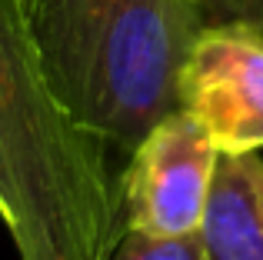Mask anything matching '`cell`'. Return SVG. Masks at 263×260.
I'll list each match as a JSON object with an SVG mask.
<instances>
[{
	"instance_id": "obj_1",
	"label": "cell",
	"mask_w": 263,
	"mask_h": 260,
	"mask_svg": "<svg viewBox=\"0 0 263 260\" xmlns=\"http://www.w3.org/2000/svg\"><path fill=\"white\" fill-rule=\"evenodd\" d=\"M0 224L20 260H110L127 230L110 143L57 100L20 0H0Z\"/></svg>"
},
{
	"instance_id": "obj_2",
	"label": "cell",
	"mask_w": 263,
	"mask_h": 260,
	"mask_svg": "<svg viewBox=\"0 0 263 260\" xmlns=\"http://www.w3.org/2000/svg\"><path fill=\"white\" fill-rule=\"evenodd\" d=\"M40 64L77 124L130 157L180 110V70L206 24L197 0H20Z\"/></svg>"
},
{
	"instance_id": "obj_3",
	"label": "cell",
	"mask_w": 263,
	"mask_h": 260,
	"mask_svg": "<svg viewBox=\"0 0 263 260\" xmlns=\"http://www.w3.org/2000/svg\"><path fill=\"white\" fill-rule=\"evenodd\" d=\"M180 110L206 127L220 154L263 147V20L200 27L180 70Z\"/></svg>"
},
{
	"instance_id": "obj_4",
	"label": "cell",
	"mask_w": 263,
	"mask_h": 260,
	"mask_svg": "<svg viewBox=\"0 0 263 260\" xmlns=\"http://www.w3.org/2000/svg\"><path fill=\"white\" fill-rule=\"evenodd\" d=\"M217 157V143L193 114L174 110L157 120L120 174L127 230L150 237L197 234Z\"/></svg>"
},
{
	"instance_id": "obj_5",
	"label": "cell",
	"mask_w": 263,
	"mask_h": 260,
	"mask_svg": "<svg viewBox=\"0 0 263 260\" xmlns=\"http://www.w3.org/2000/svg\"><path fill=\"white\" fill-rule=\"evenodd\" d=\"M197 237L206 260H263L260 150L217 157Z\"/></svg>"
},
{
	"instance_id": "obj_6",
	"label": "cell",
	"mask_w": 263,
	"mask_h": 260,
	"mask_svg": "<svg viewBox=\"0 0 263 260\" xmlns=\"http://www.w3.org/2000/svg\"><path fill=\"white\" fill-rule=\"evenodd\" d=\"M110 260H206L200 237H150L140 230H123Z\"/></svg>"
},
{
	"instance_id": "obj_7",
	"label": "cell",
	"mask_w": 263,
	"mask_h": 260,
	"mask_svg": "<svg viewBox=\"0 0 263 260\" xmlns=\"http://www.w3.org/2000/svg\"><path fill=\"white\" fill-rule=\"evenodd\" d=\"M197 7L203 10L206 24L210 20H233V17L263 20L260 10H257V0H197Z\"/></svg>"
},
{
	"instance_id": "obj_8",
	"label": "cell",
	"mask_w": 263,
	"mask_h": 260,
	"mask_svg": "<svg viewBox=\"0 0 263 260\" xmlns=\"http://www.w3.org/2000/svg\"><path fill=\"white\" fill-rule=\"evenodd\" d=\"M257 10H260V17H263V0H257Z\"/></svg>"
}]
</instances>
